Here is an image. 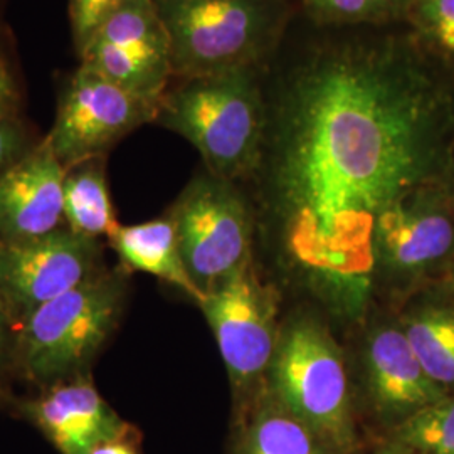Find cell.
<instances>
[{"label":"cell","mask_w":454,"mask_h":454,"mask_svg":"<svg viewBox=\"0 0 454 454\" xmlns=\"http://www.w3.org/2000/svg\"><path fill=\"white\" fill-rule=\"evenodd\" d=\"M424 294H429V296H434L441 301H446L450 305L454 307V260L448 270L439 276L438 281L433 283Z\"/></svg>","instance_id":"cell-26"},{"label":"cell","mask_w":454,"mask_h":454,"mask_svg":"<svg viewBox=\"0 0 454 454\" xmlns=\"http://www.w3.org/2000/svg\"><path fill=\"white\" fill-rule=\"evenodd\" d=\"M0 305H2V303H0Z\"/></svg>","instance_id":"cell-30"},{"label":"cell","mask_w":454,"mask_h":454,"mask_svg":"<svg viewBox=\"0 0 454 454\" xmlns=\"http://www.w3.org/2000/svg\"><path fill=\"white\" fill-rule=\"evenodd\" d=\"M108 241L129 270L155 276L200 303L202 294L182 260L177 229L168 214L142 224H118Z\"/></svg>","instance_id":"cell-16"},{"label":"cell","mask_w":454,"mask_h":454,"mask_svg":"<svg viewBox=\"0 0 454 454\" xmlns=\"http://www.w3.org/2000/svg\"><path fill=\"white\" fill-rule=\"evenodd\" d=\"M91 454H142L140 433L135 426L120 436L98 444Z\"/></svg>","instance_id":"cell-25"},{"label":"cell","mask_w":454,"mask_h":454,"mask_svg":"<svg viewBox=\"0 0 454 454\" xmlns=\"http://www.w3.org/2000/svg\"><path fill=\"white\" fill-rule=\"evenodd\" d=\"M129 0H69L71 29L78 52L90 43L101 24Z\"/></svg>","instance_id":"cell-22"},{"label":"cell","mask_w":454,"mask_h":454,"mask_svg":"<svg viewBox=\"0 0 454 454\" xmlns=\"http://www.w3.org/2000/svg\"><path fill=\"white\" fill-rule=\"evenodd\" d=\"M268 67L174 78L155 123L194 146L212 176L244 185L262 155Z\"/></svg>","instance_id":"cell-2"},{"label":"cell","mask_w":454,"mask_h":454,"mask_svg":"<svg viewBox=\"0 0 454 454\" xmlns=\"http://www.w3.org/2000/svg\"><path fill=\"white\" fill-rule=\"evenodd\" d=\"M12 324L7 311L0 305V356L4 354L5 343H7V333H9V325Z\"/></svg>","instance_id":"cell-29"},{"label":"cell","mask_w":454,"mask_h":454,"mask_svg":"<svg viewBox=\"0 0 454 454\" xmlns=\"http://www.w3.org/2000/svg\"><path fill=\"white\" fill-rule=\"evenodd\" d=\"M97 239L58 227L24 241L0 243V303L19 324L34 309L98 275Z\"/></svg>","instance_id":"cell-10"},{"label":"cell","mask_w":454,"mask_h":454,"mask_svg":"<svg viewBox=\"0 0 454 454\" xmlns=\"http://www.w3.org/2000/svg\"><path fill=\"white\" fill-rule=\"evenodd\" d=\"M279 294L254 256L206 293L199 307L211 326L234 395L243 404L264 386L279 337ZM236 404V406H238Z\"/></svg>","instance_id":"cell-8"},{"label":"cell","mask_w":454,"mask_h":454,"mask_svg":"<svg viewBox=\"0 0 454 454\" xmlns=\"http://www.w3.org/2000/svg\"><path fill=\"white\" fill-rule=\"evenodd\" d=\"M29 148L27 133L20 121L17 118H0V176Z\"/></svg>","instance_id":"cell-23"},{"label":"cell","mask_w":454,"mask_h":454,"mask_svg":"<svg viewBox=\"0 0 454 454\" xmlns=\"http://www.w3.org/2000/svg\"><path fill=\"white\" fill-rule=\"evenodd\" d=\"M174 78L268 67L283 46L293 0H153Z\"/></svg>","instance_id":"cell-3"},{"label":"cell","mask_w":454,"mask_h":454,"mask_svg":"<svg viewBox=\"0 0 454 454\" xmlns=\"http://www.w3.org/2000/svg\"><path fill=\"white\" fill-rule=\"evenodd\" d=\"M80 63L159 105L174 71L168 34L153 0H129L114 11L82 48Z\"/></svg>","instance_id":"cell-11"},{"label":"cell","mask_w":454,"mask_h":454,"mask_svg":"<svg viewBox=\"0 0 454 454\" xmlns=\"http://www.w3.org/2000/svg\"><path fill=\"white\" fill-rule=\"evenodd\" d=\"M454 260V209L441 182L384 212L373 229V293L407 301L436 283Z\"/></svg>","instance_id":"cell-6"},{"label":"cell","mask_w":454,"mask_h":454,"mask_svg":"<svg viewBox=\"0 0 454 454\" xmlns=\"http://www.w3.org/2000/svg\"><path fill=\"white\" fill-rule=\"evenodd\" d=\"M397 318L422 369L446 394L454 392V307L429 294L411 298Z\"/></svg>","instance_id":"cell-17"},{"label":"cell","mask_w":454,"mask_h":454,"mask_svg":"<svg viewBox=\"0 0 454 454\" xmlns=\"http://www.w3.org/2000/svg\"><path fill=\"white\" fill-rule=\"evenodd\" d=\"M180 253L202 294L253 256L256 209L243 184L204 168L184 187L170 211Z\"/></svg>","instance_id":"cell-7"},{"label":"cell","mask_w":454,"mask_h":454,"mask_svg":"<svg viewBox=\"0 0 454 454\" xmlns=\"http://www.w3.org/2000/svg\"><path fill=\"white\" fill-rule=\"evenodd\" d=\"M315 27H384L406 22L412 0H293Z\"/></svg>","instance_id":"cell-19"},{"label":"cell","mask_w":454,"mask_h":454,"mask_svg":"<svg viewBox=\"0 0 454 454\" xmlns=\"http://www.w3.org/2000/svg\"><path fill=\"white\" fill-rule=\"evenodd\" d=\"M127 283L99 271L20 322L17 356L24 373L43 387L82 375L112 337L123 311Z\"/></svg>","instance_id":"cell-5"},{"label":"cell","mask_w":454,"mask_h":454,"mask_svg":"<svg viewBox=\"0 0 454 454\" xmlns=\"http://www.w3.org/2000/svg\"><path fill=\"white\" fill-rule=\"evenodd\" d=\"M20 108V90L12 67L0 51V118H17Z\"/></svg>","instance_id":"cell-24"},{"label":"cell","mask_w":454,"mask_h":454,"mask_svg":"<svg viewBox=\"0 0 454 454\" xmlns=\"http://www.w3.org/2000/svg\"><path fill=\"white\" fill-rule=\"evenodd\" d=\"M65 176L46 138L0 176V243L33 239L59 227Z\"/></svg>","instance_id":"cell-14"},{"label":"cell","mask_w":454,"mask_h":454,"mask_svg":"<svg viewBox=\"0 0 454 454\" xmlns=\"http://www.w3.org/2000/svg\"><path fill=\"white\" fill-rule=\"evenodd\" d=\"M373 454H419L412 450H409L404 444L397 442V441H392L389 438H384L375 448Z\"/></svg>","instance_id":"cell-28"},{"label":"cell","mask_w":454,"mask_h":454,"mask_svg":"<svg viewBox=\"0 0 454 454\" xmlns=\"http://www.w3.org/2000/svg\"><path fill=\"white\" fill-rule=\"evenodd\" d=\"M404 24L418 46L454 74V0H412Z\"/></svg>","instance_id":"cell-21"},{"label":"cell","mask_w":454,"mask_h":454,"mask_svg":"<svg viewBox=\"0 0 454 454\" xmlns=\"http://www.w3.org/2000/svg\"><path fill=\"white\" fill-rule=\"evenodd\" d=\"M386 438L419 454H454V392L422 407Z\"/></svg>","instance_id":"cell-20"},{"label":"cell","mask_w":454,"mask_h":454,"mask_svg":"<svg viewBox=\"0 0 454 454\" xmlns=\"http://www.w3.org/2000/svg\"><path fill=\"white\" fill-rule=\"evenodd\" d=\"M266 390L341 454L362 448L347 362L330 326L300 313L281 325Z\"/></svg>","instance_id":"cell-4"},{"label":"cell","mask_w":454,"mask_h":454,"mask_svg":"<svg viewBox=\"0 0 454 454\" xmlns=\"http://www.w3.org/2000/svg\"><path fill=\"white\" fill-rule=\"evenodd\" d=\"M231 454H341L262 386L236 406Z\"/></svg>","instance_id":"cell-15"},{"label":"cell","mask_w":454,"mask_h":454,"mask_svg":"<svg viewBox=\"0 0 454 454\" xmlns=\"http://www.w3.org/2000/svg\"><path fill=\"white\" fill-rule=\"evenodd\" d=\"M105 159H91L66 168L63 215L66 224L88 238H108L118 227Z\"/></svg>","instance_id":"cell-18"},{"label":"cell","mask_w":454,"mask_h":454,"mask_svg":"<svg viewBox=\"0 0 454 454\" xmlns=\"http://www.w3.org/2000/svg\"><path fill=\"white\" fill-rule=\"evenodd\" d=\"M364 373L373 416L387 433L446 395L422 369L399 320L377 325L369 332Z\"/></svg>","instance_id":"cell-12"},{"label":"cell","mask_w":454,"mask_h":454,"mask_svg":"<svg viewBox=\"0 0 454 454\" xmlns=\"http://www.w3.org/2000/svg\"><path fill=\"white\" fill-rule=\"evenodd\" d=\"M19 412L59 454H91L98 444L133 426L116 414L84 373L44 387L41 395L20 403Z\"/></svg>","instance_id":"cell-13"},{"label":"cell","mask_w":454,"mask_h":454,"mask_svg":"<svg viewBox=\"0 0 454 454\" xmlns=\"http://www.w3.org/2000/svg\"><path fill=\"white\" fill-rule=\"evenodd\" d=\"M159 105L137 97L80 63L61 91L46 140L66 168L105 159L121 138L155 123Z\"/></svg>","instance_id":"cell-9"},{"label":"cell","mask_w":454,"mask_h":454,"mask_svg":"<svg viewBox=\"0 0 454 454\" xmlns=\"http://www.w3.org/2000/svg\"><path fill=\"white\" fill-rule=\"evenodd\" d=\"M266 71L256 219L325 307L360 320L384 212L441 182L454 144V74L406 24L330 29Z\"/></svg>","instance_id":"cell-1"},{"label":"cell","mask_w":454,"mask_h":454,"mask_svg":"<svg viewBox=\"0 0 454 454\" xmlns=\"http://www.w3.org/2000/svg\"><path fill=\"white\" fill-rule=\"evenodd\" d=\"M441 185L442 189L446 191L448 199L451 202L454 209V144L450 150V155H448V162L444 167V172H442V177H441Z\"/></svg>","instance_id":"cell-27"}]
</instances>
